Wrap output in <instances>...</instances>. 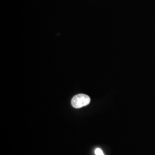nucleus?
<instances>
[{
  "instance_id": "obj_1",
  "label": "nucleus",
  "mask_w": 155,
  "mask_h": 155,
  "mask_svg": "<svg viewBox=\"0 0 155 155\" xmlns=\"http://www.w3.org/2000/svg\"><path fill=\"white\" fill-rule=\"evenodd\" d=\"M90 98L87 95L78 94L75 95L71 100V105L74 108L79 109L88 105L90 103Z\"/></svg>"
},
{
  "instance_id": "obj_2",
  "label": "nucleus",
  "mask_w": 155,
  "mask_h": 155,
  "mask_svg": "<svg viewBox=\"0 0 155 155\" xmlns=\"http://www.w3.org/2000/svg\"><path fill=\"white\" fill-rule=\"evenodd\" d=\"M95 153L96 155H104L102 150L100 148H97L96 150H95Z\"/></svg>"
}]
</instances>
